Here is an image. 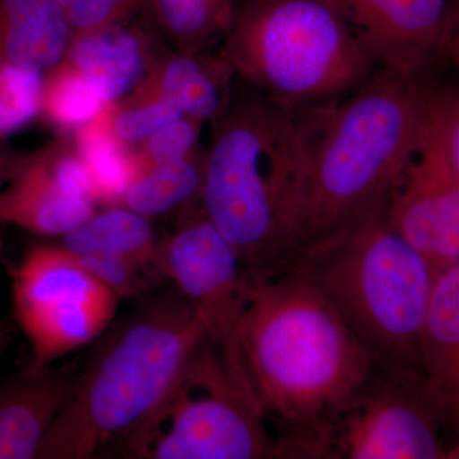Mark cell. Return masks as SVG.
Listing matches in <instances>:
<instances>
[{"label": "cell", "instance_id": "obj_1", "mask_svg": "<svg viewBox=\"0 0 459 459\" xmlns=\"http://www.w3.org/2000/svg\"><path fill=\"white\" fill-rule=\"evenodd\" d=\"M243 353L279 458L329 459L334 421L377 367L336 307L294 270L253 282Z\"/></svg>", "mask_w": 459, "mask_h": 459}, {"label": "cell", "instance_id": "obj_2", "mask_svg": "<svg viewBox=\"0 0 459 459\" xmlns=\"http://www.w3.org/2000/svg\"><path fill=\"white\" fill-rule=\"evenodd\" d=\"M434 87L427 75L377 68L340 101L303 111L309 151L287 270L386 204L418 150Z\"/></svg>", "mask_w": 459, "mask_h": 459}, {"label": "cell", "instance_id": "obj_3", "mask_svg": "<svg viewBox=\"0 0 459 459\" xmlns=\"http://www.w3.org/2000/svg\"><path fill=\"white\" fill-rule=\"evenodd\" d=\"M211 126L201 207L261 282L287 268L307 172V120L247 87L231 93Z\"/></svg>", "mask_w": 459, "mask_h": 459}, {"label": "cell", "instance_id": "obj_4", "mask_svg": "<svg viewBox=\"0 0 459 459\" xmlns=\"http://www.w3.org/2000/svg\"><path fill=\"white\" fill-rule=\"evenodd\" d=\"M175 291L100 344L35 459L95 458L122 449L170 400L208 342L195 307Z\"/></svg>", "mask_w": 459, "mask_h": 459}, {"label": "cell", "instance_id": "obj_5", "mask_svg": "<svg viewBox=\"0 0 459 459\" xmlns=\"http://www.w3.org/2000/svg\"><path fill=\"white\" fill-rule=\"evenodd\" d=\"M385 204L289 270L327 298L377 367L421 374L419 332L435 274L389 225Z\"/></svg>", "mask_w": 459, "mask_h": 459}, {"label": "cell", "instance_id": "obj_6", "mask_svg": "<svg viewBox=\"0 0 459 459\" xmlns=\"http://www.w3.org/2000/svg\"><path fill=\"white\" fill-rule=\"evenodd\" d=\"M219 56L247 87L299 113L340 101L377 69L331 0H243Z\"/></svg>", "mask_w": 459, "mask_h": 459}, {"label": "cell", "instance_id": "obj_7", "mask_svg": "<svg viewBox=\"0 0 459 459\" xmlns=\"http://www.w3.org/2000/svg\"><path fill=\"white\" fill-rule=\"evenodd\" d=\"M120 451L142 459L279 458L276 437L232 386L210 341L170 400Z\"/></svg>", "mask_w": 459, "mask_h": 459}, {"label": "cell", "instance_id": "obj_8", "mask_svg": "<svg viewBox=\"0 0 459 459\" xmlns=\"http://www.w3.org/2000/svg\"><path fill=\"white\" fill-rule=\"evenodd\" d=\"M457 424L421 374L377 365L334 421L329 459L457 458Z\"/></svg>", "mask_w": 459, "mask_h": 459}, {"label": "cell", "instance_id": "obj_9", "mask_svg": "<svg viewBox=\"0 0 459 459\" xmlns=\"http://www.w3.org/2000/svg\"><path fill=\"white\" fill-rule=\"evenodd\" d=\"M160 271L195 307L232 386L262 415L243 353L253 281L202 207L186 211L179 226L160 243Z\"/></svg>", "mask_w": 459, "mask_h": 459}, {"label": "cell", "instance_id": "obj_10", "mask_svg": "<svg viewBox=\"0 0 459 459\" xmlns=\"http://www.w3.org/2000/svg\"><path fill=\"white\" fill-rule=\"evenodd\" d=\"M12 295L18 325L40 365L95 340L119 301L71 252L49 246L32 247L12 270Z\"/></svg>", "mask_w": 459, "mask_h": 459}, {"label": "cell", "instance_id": "obj_11", "mask_svg": "<svg viewBox=\"0 0 459 459\" xmlns=\"http://www.w3.org/2000/svg\"><path fill=\"white\" fill-rule=\"evenodd\" d=\"M377 68L431 77L457 54L455 0H331Z\"/></svg>", "mask_w": 459, "mask_h": 459}, {"label": "cell", "instance_id": "obj_12", "mask_svg": "<svg viewBox=\"0 0 459 459\" xmlns=\"http://www.w3.org/2000/svg\"><path fill=\"white\" fill-rule=\"evenodd\" d=\"M385 212L389 225L427 259L435 276L459 263V168L416 151Z\"/></svg>", "mask_w": 459, "mask_h": 459}, {"label": "cell", "instance_id": "obj_13", "mask_svg": "<svg viewBox=\"0 0 459 459\" xmlns=\"http://www.w3.org/2000/svg\"><path fill=\"white\" fill-rule=\"evenodd\" d=\"M95 212V202L81 193L74 161L60 144L14 157L0 189V223L65 237Z\"/></svg>", "mask_w": 459, "mask_h": 459}, {"label": "cell", "instance_id": "obj_14", "mask_svg": "<svg viewBox=\"0 0 459 459\" xmlns=\"http://www.w3.org/2000/svg\"><path fill=\"white\" fill-rule=\"evenodd\" d=\"M75 379L72 371L33 362L0 385V459H35L65 407Z\"/></svg>", "mask_w": 459, "mask_h": 459}, {"label": "cell", "instance_id": "obj_15", "mask_svg": "<svg viewBox=\"0 0 459 459\" xmlns=\"http://www.w3.org/2000/svg\"><path fill=\"white\" fill-rule=\"evenodd\" d=\"M155 27L134 20L75 36L65 60L90 77L108 104L120 101L161 56Z\"/></svg>", "mask_w": 459, "mask_h": 459}, {"label": "cell", "instance_id": "obj_16", "mask_svg": "<svg viewBox=\"0 0 459 459\" xmlns=\"http://www.w3.org/2000/svg\"><path fill=\"white\" fill-rule=\"evenodd\" d=\"M234 78L220 56L162 51L129 98L164 99L183 117L211 123L228 105Z\"/></svg>", "mask_w": 459, "mask_h": 459}, {"label": "cell", "instance_id": "obj_17", "mask_svg": "<svg viewBox=\"0 0 459 459\" xmlns=\"http://www.w3.org/2000/svg\"><path fill=\"white\" fill-rule=\"evenodd\" d=\"M419 362L429 388L459 413V263L435 276L419 332Z\"/></svg>", "mask_w": 459, "mask_h": 459}, {"label": "cell", "instance_id": "obj_18", "mask_svg": "<svg viewBox=\"0 0 459 459\" xmlns=\"http://www.w3.org/2000/svg\"><path fill=\"white\" fill-rule=\"evenodd\" d=\"M72 40L56 0H0V62L47 74L65 60Z\"/></svg>", "mask_w": 459, "mask_h": 459}, {"label": "cell", "instance_id": "obj_19", "mask_svg": "<svg viewBox=\"0 0 459 459\" xmlns=\"http://www.w3.org/2000/svg\"><path fill=\"white\" fill-rule=\"evenodd\" d=\"M113 104L72 133L75 152L89 172L95 201L117 205L122 204L129 186L150 169L137 147L115 135L111 128Z\"/></svg>", "mask_w": 459, "mask_h": 459}, {"label": "cell", "instance_id": "obj_20", "mask_svg": "<svg viewBox=\"0 0 459 459\" xmlns=\"http://www.w3.org/2000/svg\"><path fill=\"white\" fill-rule=\"evenodd\" d=\"M62 247L74 255L108 253L160 271V243L150 219L126 205H111L63 237Z\"/></svg>", "mask_w": 459, "mask_h": 459}, {"label": "cell", "instance_id": "obj_21", "mask_svg": "<svg viewBox=\"0 0 459 459\" xmlns=\"http://www.w3.org/2000/svg\"><path fill=\"white\" fill-rule=\"evenodd\" d=\"M243 0H147L157 35L180 53H202L228 31Z\"/></svg>", "mask_w": 459, "mask_h": 459}, {"label": "cell", "instance_id": "obj_22", "mask_svg": "<svg viewBox=\"0 0 459 459\" xmlns=\"http://www.w3.org/2000/svg\"><path fill=\"white\" fill-rule=\"evenodd\" d=\"M204 151L201 147L184 159L155 166L129 186L122 205L142 216L155 217L189 207L201 195Z\"/></svg>", "mask_w": 459, "mask_h": 459}, {"label": "cell", "instance_id": "obj_23", "mask_svg": "<svg viewBox=\"0 0 459 459\" xmlns=\"http://www.w3.org/2000/svg\"><path fill=\"white\" fill-rule=\"evenodd\" d=\"M107 105L98 84L66 60L44 75L41 115L59 131L74 132Z\"/></svg>", "mask_w": 459, "mask_h": 459}, {"label": "cell", "instance_id": "obj_24", "mask_svg": "<svg viewBox=\"0 0 459 459\" xmlns=\"http://www.w3.org/2000/svg\"><path fill=\"white\" fill-rule=\"evenodd\" d=\"M44 74L0 62V140L20 132L40 117Z\"/></svg>", "mask_w": 459, "mask_h": 459}, {"label": "cell", "instance_id": "obj_25", "mask_svg": "<svg viewBox=\"0 0 459 459\" xmlns=\"http://www.w3.org/2000/svg\"><path fill=\"white\" fill-rule=\"evenodd\" d=\"M174 105L160 98H128L114 102L111 108V128L129 146H135L150 137L160 126L181 117Z\"/></svg>", "mask_w": 459, "mask_h": 459}, {"label": "cell", "instance_id": "obj_26", "mask_svg": "<svg viewBox=\"0 0 459 459\" xmlns=\"http://www.w3.org/2000/svg\"><path fill=\"white\" fill-rule=\"evenodd\" d=\"M74 255V253H72ZM84 270L117 299L141 294L155 277V271L124 256L108 253L74 255Z\"/></svg>", "mask_w": 459, "mask_h": 459}, {"label": "cell", "instance_id": "obj_27", "mask_svg": "<svg viewBox=\"0 0 459 459\" xmlns=\"http://www.w3.org/2000/svg\"><path fill=\"white\" fill-rule=\"evenodd\" d=\"M74 38L134 20L146 12L147 0H56Z\"/></svg>", "mask_w": 459, "mask_h": 459}, {"label": "cell", "instance_id": "obj_28", "mask_svg": "<svg viewBox=\"0 0 459 459\" xmlns=\"http://www.w3.org/2000/svg\"><path fill=\"white\" fill-rule=\"evenodd\" d=\"M204 124L181 117L160 126L150 137L135 146L148 169L184 159L199 148V133Z\"/></svg>", "mask_w": 459, "mask_h": 459}, {"label": "cell", "instance_id": "obj_29", "mask_svg": "<svg viewBox=\"0 0 459 459\" xmlns=\"http://www.w3.org/2000/svg\"><path fill=\"white\" fill-rule=\"evenodd\" d=\"M14 157H11L0 151V189L4 186L11 172L12 165H13Z\"/></svg>", "mask_w": 459, "mask_h": 459}, {"label": "cell", "instance_id": "obj_30", "mask_svg": "<svg viewBox=\"0 0 459 459\" xmlns=\"http://www.w3.org/2000/svg\"><path fill=\"white\" fill-rule=\"evenodd\" d=\"M9 343V329L4 323L0 322V356L7 349Z\"/></svg>", "mask_w": 459, "mask_h": 459}]
</instances>
